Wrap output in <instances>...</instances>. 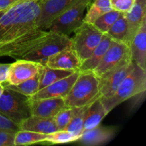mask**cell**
Instances as JSON below:
<instances>
[{"instance_id": "9a60e30c", "label": "cell", "mask_w": 146, "mask_h": 146, "mask_svg": "<svg viewBox=\"0 0 146 146\" xmlns=\"http://www.w3.org/2000/svg\"><path fill=\"white\" fill-rule=\"evenodd\" d=\"M31 115L44 118H54L61 109L65 108L64 98H47L40 99L30 98Z\"/></svg>"}, {"instance_id": "d590c367", "label": "cell", "mask_w": 146, "mask_h": 146, "mask_svg": "<svg viewBox=\"0 0 146 146\" xmlns=\"http://www.w3.org/2000/svg\"><path fill=\"white\" fill-rule=\"evenodd\" d=\"M4 91V86L2 84H0V97H1V95H2Z\"/></svg>"}, {"instance_id": "f1b7e54d", "label": "cell", "mask_w": 146, "mask_h": 146, "mask_svg": "<svg viewBox=\"0 0 146 146\" xmlns=\"http://www.w3.org/2000/svg\"><path fill=\"white\" fill-rule=\"evenodd\" d=\"M79 136L74 135L66 130H61V131H57L51 133L47 134L46 142L53 144L67 143L77 141L79 139Z\"/></svg>"}, {"instance_id": "8fae6325", "label": "cell", "mask_w": 146, "mask_h": 146, "mask_svg": "<svg viewBox=\"0 0 146 146\" xmlns=\"http://www.w3.org/2000/svg\"><path fill=\"white\" fill-rule=\"evenodd\" d=\"M41 63L20 58L10 64L6 83L11 85L19 84L34 77L42 68Z\"/></svg>"}, {"instance_id": "7a4b0ae2", "label": "cell", "mask_w": 146, "mask_h": 146, "mask_svg": "<svg viewBox=\"0 0 146 146\" xmlns=\"http://www.w3.org/2000/svg\"><path fill=\"white\" fill-rule=\"evenodd\" d=\"M99 80L94 71H79V75L64 98L68 107L88 106L100 98Z\"/></svg>"}, {"instance_id": "2e32d148", "label": "cell", "mask_w": 146, "mask_h": 146, "mask_svg": "<svg viewBox=\"0 0 146 146\" xmlns=\"http://www.w3.org/2000/svg\"><path fill=\"white\" fill-rule=\"evenodd\" d=\"M146 0H135L131 9L123 13L127 23V31L125 44L130 46L133 38L139 29L143 21L146 19Z\"/></svg>"}, {"instance_id": "52a82bcc", "label": "cell", "mask_w": 146, "mask_h": 146, "mask_svg": "<svg viewBox=\"0 0 146 146\" xmlns=\"http://www.w3.org/2000/svg\"><path fill=\"white\" fill-rule=\"evenodd\" d=\"M73 33L71 46L83 62L90 56L98 45L104 34L92 24L86 22L83 23Z\"/></svg>"}, {"instance_id": "cb8c5ba5", "label": "cell", "mask_w": 146, "mask_h": 146, "mask_svg": "<svg viewBox=\"0 0 146 146\" xmlns=\"http://www.w3.org/2000/svg\"><path fill=\"white\" fill-rule=\"evenodd\" d=\"M40 70L39 72L36 74L34 77L23 82L20 83L16 85H11V84H5L4 87L10 88L14 91L22 94L24 95L28 96H31L36 94L38 91V87H39V79H40Z\"/></svg>"}, {"instance_id": "3957f363", "label": "cell", "mask_w": 146, "mask_h": 146, "mask_svg": "<svg viewBox=\"0 0 146 146\" xmlns=\"http://www.w3.org/2000/svg\"><path fill=\"white\" fill-rule=\"evenodd\" d=\"M145 89L146 71L135 64L133 70L123 81L115 94L108 98L100 99L108 113L126 100L144 93Z\"/></svg>"}, {"instance_id": "4fadbf2b", "label": "cell", "mask_w": 146, "mask_h": 146, "mask_svg": "<svg viewBox=\"0 0 146 146\" xmlns=\"http://www.w3.org/2000/svg\"><path fill=\"white\" fill-rule=\"evenodd\" d=\"M42 64L52 68L77 71L81 67L82 61L71 46H68L54 55L50 56Z\"/></svg>"}, {"instance_id": "1f68e13d", "label": "cell", "mask_w": 146, "mask_h": 146, "mask_svg": "<svg viewBox=\"0 0 146 146\" xmlns=\"http://www.w3.org/2000/svg\"><path fill=\"white\" fill-rule=\"evenodd\" d=\"M135 0H111V5L113 10L125 13L131 9Z\"/></svg>"}, {"instance_id": "ba28073f", "label": "cell", "mask_w": 146, "mask_h": 146, "mask_svg": "<svg viewBox=\"0 0 146 146\" xmlns=\"http://www.w3.org/2000/svg\"><path fill=\"white\" fill-rule=\"evenodd\" d=\"M132 61L130 46L123 41L112 40L101 61L94 70V73L100 78L106 73Z\"/></svg>"}, {"instance_id": "d4e9b609", "label": "cell", "mask_w": 146, "mask_h": 146, "mask_svg": "<svg viewBox=\"0 0 146 146\" xmlns=\"http://www.w3.org/2000/svg\"><path fill=\"white\" fill-rule=\"evenodd\" d=\"M47 134L34 131L19 130L17 131L14 138V146L29 145L31 144L46 142Z\"/></svg>"}, {"instance_id": "836d02e7", "label": "cell", "mask_w": 146, "mask_h": 146, "mask_svg": "<svg viewBox=\"0 0 146 146\" xmlns=\"http://www.w3.org/2000/svg\"><path fill=\"white\" fill-rule=\"evenodd\" d=\"M10 64H0V84L6 83Z\"/></svg>"}, {"instance_id": "83f0119b", "label": "cell", "mask_w": 146, "mask_h": 146, "mask_svg": "<svg viewBox=\"0 0 146 146\" xmlns=\"http://www.w3.org/2000/svg\"><path fill=\"white\" fill-rule=\"evenodd\" d=\"M121 14L119 11L111 10L98 17L92 24L103 34H106L118 19Z\"/></svg>"}, {"instance_id": "8d00e7d4", "label": "cell", "mask_w": 146, "mask_h": 146, "mask_svg": "<svg viewBox=\"0 0 146 146\" xmlns=\"http://www.w3.org/2000/svg\"><path fill=\"white\" fill-rule=\"evenodd\" d=\"M0 11H1V10H0Z\"/></svg>"}, {"instance_id": "484cf974", "label": "cell", "mask_w": 146, "mask_h": 146, "mask_svg": "<svg viewBox=\"0 0 146 146\" xmlns=\"http://www.w3.org/2000/svg\"><path fill=\"white\" fill-rule=\"evenodd\" d=\"M88 106L82 107H74V113L69 123L66 128V131L74 135L81 137L84 131V120L86 111Z\"/></svg>"}, {"instance_id": "30bf717a", "label": "cell", "mask_w": 146, "mask_h": 146, "mask_svg": "<svg viewBox=\"0 0 146 146\" xmlns=\"http://www.w3.org/2000/svg\"><path fill=\"white\" fill-rule=\"evenodd\" d=\"M135 64L131 61L98 78L100 98L106 99L112 96L119 88L123 81L133 70Z\"/></svg>"}, {"instance_id": "4dcf8cb0", "label": "cell", "mask_w": 146, "mask_h": 146, "mask_svg": "<svg viewBox=\"0 0 146 146\" xmlns=\"http://www.w3.org/2000/svg\"><path fill=\"white\" fill-rule=\"evenodd\" d=\"M17 131L0 128V146H14V138Z\"/></svg>"}, {"instance_id": "6da1fadb", "label": "cell", "mask_w": 146, "mask_h": 146, "mask_svg": "<svg viewBox=\"0 0 146 146\" xmlns=\"http://www.w3.org/2000/svg\"><path fill=\"white\" fill-rule=\"evenodd\" d=\"M40 0H20L0 17V42L7 41L38 28Z\"/></svg>"}, {"instance_id": "4316f807", "label": "cell", "mask_w": 146, "mask_h": 146, "mask_svg": "<svg viewBox=\"0 0 146 146\" xmlns=\"http://www.w3.org/2000/svg\"><path fill=\"white\" fill-rule=\"evenodd\" d=\"M127 31H128V27H127L126 20L124 17L123 13H121L118 19L114 22L112 27L106 34H108L113 40L125 43Z\"/></svg>"}, {"instance_id": "44dd1931", "label": "cell", "mask_w": 146, "mask_h": 146, "mask_svg": "<svg viewBox=\"0 0 146 146\" xmlns=\"http://www.w3.org/2000/svg\"><path fill=\"white\" fill-rule=\"evenodd\" d=\"M108 113L101 99L98 98L89 104L86 111L84 120V130H89L100 125Z\"/></svg>"}, {"instance_id": "9c48e42d", "label": "cell", "mask_w": 146, "mask_h": 146, "mask_svg": "<svg viewBox=\"0 0 146 146\" xmlns=\"http://www.w3.org/2000/svg\"><path fill=\"white\" fill-rule=\"evenodd\" d=\"M71 46V40L69 36L50 31L46 38L23 58L43 64L50 56L54 55Z\"/></svg>"}, {"instance_id": "7402d4cb", "label": "cell", "mask_w": 146, "mask_h": 146, "mask_svg": "<svg viewBox=\"0 0 146 146\" xmlns=\"http://www.w3.org/2000/svg\"><path fill=\"white\" fill-rule=\"evenodd\" d=\"M77 71H78V70H77ZM75 71H74V70H64L49 68V67L46 66L43 64L41 72H40L38 91L42 89L44 87L58 81V80H61L62 78L68 76Z\"/></svg>"}, {"instance_id": "d6986e66", "label": "cell", "mask_w": 146, "mask_h": 146, "mask_svg": "<svg viewBox=\"0 0 146 146\" xmlns=\"http://www.w3.org/2000/svg\"><path fill=\"white\" fill-rule=\"evenodd\" d=\"M20 130L49 134L58 131L53 118H44L31 115L19 124Z\"/></svg>"}, {"instance_id": "d6a6232c", "label": "cell", "mask_w": 146, "mask_h": 146, "mask_svg": "<svg viewBox=\"0 0 146 146\" xmlns=\"http://www.w3.org/2000/svg\"><path fill=\"white\" fill-rule=\"evenodd\" d=\"M0 128H8V129L14 130L16 131H18L20 130L19 126L17 124L12 122L11 120H9L5 115H3L1 112H0Z\"/></svg>"}, {"instance_id": "7c38bea8", "label": "cell", "mask_w": 146, "mask_h": 146, "mask_svg": "<svg viewBox=\"0 0 146 146\" xmlns=\"http://www.w3.org/2000/svg\"><path fill=\"white\" fill-rule=\"evenodd\" d=\"M78 0H40L41 11L37 24L39 28L46 30L50 23L74 5Z\"/></svg>"}, {"instance_id": "5b68a950", "label": "cell", "mask_w": 146, "mask_h": 146, "mask_svg": "<svg viewBox=\"0 0 146 146\" xmlns=\"http://www.w3.org/2000/svg\"><path fill=\"white\" fill-rule=\"evenodd\" d=\"M0 112L19 125L31 115L30 96L4 87V92L0 97Z\"/></svg>"}, {"instance_id": "e0dca14e", "label": "cell", "mask_w": 146, "mask_h": 146, "mask_svg": "<svg viewBox=\"0 0 146 146\" xmlns=\"http://www.w3.org/2000/svg\"><path fill=\"white\" fill-rule=\"evenodd\" d=\"M130 48L133 62L146 71V19L133 38Z\"/></svg>"}, {"instance_id": "f546056e", "label": "cell", "mask_w": 146, "mask_h": 146, "mask_svg": "<svg viewBox=\"0 0 146 146\" xmlns=\"http://www.w3.org/2000/svg\"><path fill=\"white\" fill-rule=\"evenodd\" d=\"M74 113V107L66 106L54 117L58 131L65 130L69 123Z\"/></svg>"}, {"instance_id": "e575fe53", "label": "cell", "mask_w": 146, "mask_h": 146, "mask_svg": "<svg viewBox=\"0 0 146 146\" xmlns=\"http://www.w3.org/2000/svg\"><path fill=\"white\" fill-rule=\"evenodd\" d=\"M20 0H0V10H7Z\"/></svg>"}, {"instance_id": "603a6c76", "label": "cell", "mask_w": 146, "mask_h": 146, "mask_svg": "<svg viewBox=\"0 0 146 146\" xmlns=\"http://www.w3.org/2000/svg\"><path fill=\"white\" fill-rule=\"evenodd\" d=\"M111 0H93L87 9L84 18V22L93 24L102 14L111 11Z\"/></svg>"}, {"instance_id": "5bb4252c", "label": "cell", "mask_w": 146, "mask_h": 146, "mask_svg": "<svg viewBox=\"0 0 146 146\" xmlns=\"http://www.w3.org/2000/svg\"><path fill=\"white\" fill-rule=\"evenodd\" d=\"M79 75V71H76L68 76L56 81L42 89L38 91L34 95L30 96L31 99H40L47 98H65Z\"/></svg>"}, {"instance_id": "ffe728a7", "label": "cell", "mask_w": 146, "mask_h": 146, "mask_svg": "<svg viewBox=\"0 0 146 146\" xmlns=\"http://www.w3.org/2000/svg\"><path fill=\"white\" fill-rule=\"evenodd\" d=\"M113 38L108 34H103L102 38L98 44V45L96 47L95 49L93 51L90 56L87 59L82 62L81 67L78 69L79 71H93L100 61H101L104 57V54L107 51L111 44Z\"/></svg>"}, {"instance_id": "ac0fdd59", "label": "cell", "mask_w": 146, "mask_h": 146, "mask_svg": "<svg viewBox=\"0 0 146 146\" xmlns=\"http://www.w3.org/2000/svg\"><path fill=\"white\" fill-rule=\"evenodd\" d=\"M114 135V128L98 125L91 129L84 130L77 141L85 145H98L108 142Z\"/></svg>"}, {"instance_id": "277c9868", "label": "cell", "mask_w": 146, "mask_h": 146, "mask_svg": "<svg viewBox=\"0 0 146 146\" xmlns=\"http://www.w3.org/2000/svg\"><path fill=\"white\" fill-rule=\"evenodd\" d=\"M49 32L48 30L38 27L19 36L0 42V57L9 56L16 59L23 58L36 48L46 38Z\"/></svg>"}, {"instance_id": "8992f818", "label": "cell", "mask_w": 146, "mask_h": 146, "mask_svg": "<svg viewBox=\"0 0 146 146\" xmlns=\"http://www.w3.org/2000/svg\"><path fill=\"white\" fill-rule=\"evenodd\" d=\"M92 1L93 0H78L54 19L46 30L69 36L84 23V16Z\"/></svg>"}]
</instances>
